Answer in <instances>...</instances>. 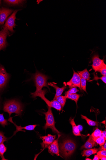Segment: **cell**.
Listing matches in <instances>:
<instances>
[{"mask_svg":"<svg viewBox=\"0 0 106 160\" xmlns=\"http://www.w3.org/2000/svg\"><path fill=\"white\" fill-rule=\"evenodd\" d=\"M23 106L18 101L11 100L6 102L4 104L3 110L9 113L10 117L12 113H16V115H21L22 111Z\"/></svg>","mask_w":106,"mask_h":160,"instance_id":"6da1fadb","label":"cell"},{"mask_svg":"<svg viewBox=\"0 0 106 160\" xmlns=\"http://www.w3.org/2000/svg\"><path fill=\"white\" fill-rule=\"evenodd\" d=\"M48 78L47 76L36 70V73L34 75L33 78L36 88V91L34 93H36L41 92L42 91V88L44 87H47L50 90L47 82Z\"/></svg>","mask_w":106,"mask_h":160,"instance_id":"7a4b0ae2","label":"cell"},{"mask_svg":"<svg viewBox=\"0 0 106 160\" xmlns=\"http://www.w3.org/2000/svg\"><path fill=\"white\" fill-rule=\"evenodd\" d=\"M76 148V145L71 140H67L60 144V152L65 158L70 157Z\"/></svg>","mask_w":106,"mask_h":160,"instance_id":"3957f363","label":"cell"},{"mask_svg":"<svg viewBox=\"0 0 106 160\" xmlns=\"http://www.w3.org/2000/svg\"><path fill=\"white\" fill-rule=\"evenodd\" d=\"M48 108L47 112H43L45 115V119L46 121L43 128L45 130L48 128H50L53 133H56L58 135L60 134V132L55 127V120L51 108L48 107Z\"/></svg>","mask_w":106,"mask_h":160,"instance_id":"277c9868","label":"cell"},{"mask_svg":"<svg viewBox=\"0 0 106 160\" xmlns=\"http://www.w3.org/2000/svg\"><path fill=\"white\" fill-rule=\"evenodd\" d=\"M47 93V90H44L39 93H32V97L35 98L37 97H39L43 100L47 104L48 107L54 108L57 110L60 111L62 110V107L58 102L56 100L50 101L45 97V95Z\"/></svg>","mask_w":106,"mask_h":160,"instance_id":"5b68a950","label":"cell"},{"mask_svg":"<svg viewBox=\"0 0 106 160\" xmlns=\"http://www.w3.org/2000/svg\"><path fill=\"white\" fill-rule=\"evenodd\" d=\"M19 10H15L11 16L7 19L5 23L3 26L8 29V30L12 32L15 31L13 30V28L16 26L15 23V21L16 18V14Z\"/></svg>","mask_w":106,"mask_h":160,"instance_id":"8992f818","label":"cell"},{"mask_svg":"<svg viewBox=\"0 0 106 160\" xmlns=\"http://www.w3.org/2000/svg\"><path fill=\"white\" fill-rule=\"evenodd\" d=\"M9 77L4 67L0 64V91L6 85Z\"/></svg>","mask_w":106,"mask_h":160,"instance_id":"52a82bcc","label":"cell"},{"mask_svg":"<svg viewBox=\"0 0 106 160\" xmlns=\"http://www.w3.org/2000/svg\"><path fill=\"white\" fill-rule=\"evenodd\" d=\"M73 74L71 79L67 83L70 88L78 87L81 89L80 87L81 78L78 73L73 70Z\"/></svg>","mask_w":106,"mask_h":160,"instance_id":"ba28073f","label":"cell"},{"mask_svg":"<svg viewBox=\"0 0 106 160\" xmlns=\"http://www.w3.org/2000/svg\"><path fill=\"white\" fill-rule=\"evenodd\" d=\"M13 10L2 7L0 8V27L3 25Z\"/></svg>","mask_w":106,"mask_h":160,"instance_id":"9c48e42d","label":"cell"},{"mask_svg":"<svg viewBox=\"0 0 106 160\" xmlns=\"http://www.w3.org/2000/svg\"><path fill=\"white\" fill-rule=\"evenodd\" d=\"M56 136V135H52L51 134H48V136L40 137V139L43 141V142L41 144L42 148L43 149V151L48 147L49 145L55 140Z\"/></svg>","mask_w":106,"mask_h":160,"instance_id":"30bf717a","label":"cell"},{"mask_svg":"<svg viewBox=\"0 0 106 160\" xmlns=\"http://www.w3.org/2000/svg\"><path fill=\"white\" fill-rule=\"evenodd\" d=\"M61 136L60 134L58 135V138L54 140L48 148L49 152L52 155H56L58 156H59L58 142L59 139Z\"/></svg>","mask_w":106,"mask_h":160,"instance_id":"8fae6325","label":"cell"},{"mask_svg":"<svg viewBox=\"0 0 106 160\" xmlns=\"http://www.w3.org/2000/svg\"><path fill=\"white\" fill-rule=\"evenodd\" d=\"M93 64L92 65L93 69L95 72L98 71L105 63L104 60L100 59L98 54L94 55L92 58Z\"/></svg>","mask_w":106,"mask_h":160,"instance_id":"7c38bea8","label":"cell"},{"mask_svg":"<svg viewBox=\"0 0 106 160\" xmlns=\"http://www.w3.org/2000/svg\"><path fill=\"white\" fill-rule=\"evenodd\" d=\"M12 118V117H10L8 121L13 123L15 126L16 127V130L15 131L13 136L16 135L17 133L19 132H23L22 129H25L29 131L33 130L37 126V125H29L23 127H21V126H18L13 122Z\"/></svg>","mask_w":106,"mask_h":160,"instance_id":"4fadbf2b","label":"cell"},{"mask_svg":"<svg viewBox=\"0 0 106 160\" xmlns=\"http://www.w3.org/2000/svg\"><path fill=\"white\" fill-rule=\"evenodd\" d=\"M10 34L7 29L3 27L2 30L0 31V45L3 47L5 48L7 46V42L6 39L7 37Z\"/></svg>","mask_w":106,"mask_h":160,"instance_id":"5bb4252c","label":"cell"},{"mask_svg":"<svg viewBox=\"0 0 106 160\" xmlns=\"http://www.w3.org/2000/svg\"><path fill=\"white\" fill-rule=\"evenodd\" d=\"M48 84L53 87L56 90V93L53 100H54L57 97L61 96L67 88V85L65 84H64V86L62 88H59L53 82H48Z\"/></svg>","mask_w":106,"mask_h":160,"instance_id":"9a60e30c","label":"cell"},{"mask_svg":"<svg viewBox=\"0 0 106 160\" xmlns=\"http://www.w3.org/2000/svg\"><path fill=\"white\" fill-rule=\"evenodd\" d=\"M96 143L94 138L90 136L85 143L81 147V149H87L92 148L95 146Z\"/></svg>","mask_w":106,"mask_h":160,"instance_id":"2e32d148","label":"cell"},{"mask_svg":"<svg viewBox=\"0 0 106 160\" xmlns=\"http://www.w3.org/2000/svg\"><path fill=\"white\" fill-rule=\"evenodd\" d=\"M70 122L72 128V131L73 134L76 136H81L82 137V136L76 124L74 119H70Z\"/></svg>","mask_w":106,"mask_h":160,"instance_id":"e0dca14e","label":"cell"},{"mask_svg":"<svg viewBox=\"0 0 106 160\" xmlns=\"http://www.w3.org/2000/svg\"><path fill=\"white\" fill-rule=\"evenodd\" d=\"M98 150V149L96 148L84 150L82 152V154L83 156L88 157L90 155L96 153Z\"/></svg>","mask_w":106,"mask_h":160,"instance_id":"ac0fdd59","label":"cell"},{"mask_svg":"<svg viewBox=\"0 0 106 160\" xmlns=\"http://www.w3.org/2000/svg\"><path fill=\"white\" fill-rule=\"evenodd\" d=\"M78 73L81 78H83L88 81L90 80V75L87 69H85L82 71H78Z\"/></svg>","mask_w":106,"mask_h":160,"instance_id":"d6986e66","label":"cell"},{"mask_svg":"<svg viewBox=\"0 0 106 160\" xmlns=\"http://www.w3.org/2000/svg\"><path fill=\"white\" fill-rule=\"evenodd\" d=\"M67 98L66 96H60L57 97L55 100H56L58 102L60 105H61L62 108L63 109L66 104Z\"/></svg>","mask_w":106,"mask_h":160,"instance_id":"ffe728a7","label":"cell"},{"mask_svg":"<svg viewBox=\"0 0 106 160\" xmlns=\"http://www.w3.org/2000/svg\"><path fill=\"white\" fill-rule=\"evenodd\" d=\"M81 118L82 119L85 120L88 125L90 126H98L99 124L98 122H95L91 120L85 116L81 115Z\"/></svg>","mask_w":106,"mask_h":160,"instance_id":"44dd1931","label":"cell"},{"mask_svg":"<svg viewBox=\"0 0 106 160\" xmlns=\"http://www.w3.org/2000/svg\"><path fill=\"white\" fill-rule=\"evenodd\" d=\"M25 1L21 0H6L4 2L9 5H16L23 3Z\"/></svg>","mask_w":106,"mask_h":160,"instance_id":"7402d4cb","label":"cell"},{"mask_svg":"<svg viewBox=\"0 0 106 160\" xmlns=\"http://www.w3.org/2000/svg\"><path fill=\"white\" fill-rule=\"evenodd\" d=\"M7 150V148L6 147L3 143L0 144V157L2 158V160H7L5 158L4 155Z\"/></svg>","mask_w":106,"mask_h":160,"instance_id":"603a6c76","label":"cell"},{"mask_svg":"<svg viewBox=\"0 0 106 160\" xmlns=\"http://www.w3.org/2000/svg\"><path fill=\"white\" fill-rule=\"evenodd\" d=\"M67 98L74 101L76 104H77L78 101L81 95L79 94H67L65 95Z\"/></svg>","mask_w":106,"mask_h":160,"instance_id":"cb8c5ba5","label":"cell"},{"mask_svg":"<svg viewBox=\"0 0 106 160\" xmlns=\"http://www.w3.org/2000/svg\"><path fill=\"white\" fill-rule=\"evenodd\" d=\"M94 139L97 143L99 145L100 147L102 146L106 142V139L101 136L94 138Z\"/></svg>","mask_w":106,"mask_h":160,"instance_id":"d4e9b609","label":"cell"},{"mask_svg":"<svg viewBox=\"0 0 106 160\" xmlns=\"http://www.w3.org/2000/svg\"><path fill=\"white\" fill-rule=\"evenodd\" d=\"M0 124L3 127L8 124L7 120L5 119L3 113L0 114Z\"/></svg>","mask_w":106,"mask_h":160,"instance_id":"484cf974","label":"cell"},{"mask_svg":"<svg viewBox=\"0 0 106 160\" xmlns=\"http://www.w3.org/2000/svg\"><path fill=\"white\" fill-rule=\"evenodd\" d=\"M102 131L97 128L92 133L91 136L94 138H96L101 136Z\"/></svg>","mask_w":106,"mask_h":160,"instance_id":"4316f807","label":"cell"},{"mask_svg":"<svg viewBox=\"0 0 106 160\" xmlns=\"http://www.w3.org/2000/svg\"><path fill=\"white\" fill-rule=\"evenodd\" d=\"M86 80L85 79L81 78L80 87L81 89L84 91L87 92L86 90Z\"/></svg>","mask_w":106,"mask_h":160,"instance_id":"83f0119b","label":"cell"},{"mask_svg":"<svg viewBox=\"0 0 106 160\" xmlns=\"http://www.w3.org/2000/svg\"><path fill=\"white\" fill-rule=\"evenodd\" d=\"M94 78L93 80L91 81H89V82L93 81H98L99 79L101 80L105 83H106V76H103L101 77H99L97 75V73L94 74Z\"/></svg>","mask_w":106,"mask_h":160,"instance_id":"f1b7e54d","label":"cell"},{"mask_svg":"<svg viewBox=\"0 0 106 160\" xmlns=\"http://www.w3.org/2000/svg\"><path fill=\"white\" fill-rule=\"evenodd\" d=\"M79 91V90L77 89V87H72V88H70L69 90L65 92V95L67 94H76Z\"/></svg>","mask_w":106,"mask_h":160,"instance_id":"f546056e","label":"cell"},{"mask_svg":"<svg viewBox=\"0 0 106 160\" xmlns=\"http://www.w3.org/2000/svg\"><path fill=\"white\" fill-rule=\"evenodd\" d=\"M104 76H106V65L105 64L98 71Z\"/></svg>","mask_w":106,"mask_h":160,"instance_id":"4dcf8cb0","label":"cell"},{"mask_svg":"<svg viewBox=\"0 0 106 160\" xmlns=\"http://www.w3.org/2000/svg\"><path fill=\"white\" fill-rule=\"evenodd\" d=\"M8 139L4 136V134L3 132H0V144L7 141Z\"/></svg>","mask_w":106,"mask_h":160,"instance_id":"1f68e13d","label":"cell"},{"mask_svg":"<svg viewBox=\"0 0 106 160\" xmlns=\"http://www.w3.org/2000/svg\"><path fill=\"white\" fill-rule=\"evenodd\" d=\"M99 157L101 156H106V151L105 150H101L97 153Z\"/></svg>","mask_w":106,"mask_h":160,"instance_id":"d6a6232c","label":"cell"},{"mask_svg":"<svg viewBox=\"0 0 106 160\" xmlns=\"http://www.w3.org/2000/svg\"><path fill=\"white\" fill-rule=\"evenodd\" d=\"M101 136L103 137L105 139H106V130L102 132Z\"/></svg>","mask_w":106,"mask_h":160,"instance_id":"836d02e7","label":"cell"},{"mask_svg":"<svg viewBox=\"0 0 106 160\" xmlns=\"http://www.w3.org/2000/svg\"><path fill=\"white\" fill-rule=\"evenodd\" d=\"M100 148H99V150H105L106 149V142L105 143L102 145V146H101Z\"/></svg>","mask_w":106,"mask_h":160,"instance_id":"e575fe53","label":"cell"},{"mask_svg":"<svg viewBox=\"0 0 106 160\" xmlns=\"http://www.w3.org/2000/svg\"><path fill=\"white\" fill-rule=\"evenodd\" d=\"M100 159L99 156L98 155H95L94 157L93 160H99Z\"/></svg>","mask_w":106,"mask_h":160,"instance_id":"d590c367","label":"cell"},{"mask_svg":"<svg viewBox=\"0 0 106 160\" xmlns=\"http://www.w3.org/2000/svg\"><path fill=\"white\" fill-rule=\"evenodd\" d=\"M78 128L79 129L80 132H82V131L83 130V127L81 125H78L77 126Z\"/></svg>","mask_w":106,"mask_h":160,"instance_id":"8d00e7d4","label":"cell"},{"mask_svg":"<svg viewBox=\"0 0 106 160\" xmlns=\"http://www.w3.org/2000/svg\"><path fill=\"white\" fill-rule=\"evenodd\" d=\"M100 158L101 160H106V156H100Z\"/></svg>","mask_w":106,"mask_h":160,"instance_id":"74e56055","label":"cell"},{"mask_svg":"<svg viewBox=\"0 0 106 160\" xmlns=\"http://www.w3.org/2000/svg\"><path fill=\"white\" fill-rule=\"evenodd\" d=\"M85 160H92V159H91L90 158H86L85 159Z\"/></svg>","mask_w":106,"mask_h":160,"instance_id":"f35d334b","label":"cell"},{"mask_svg":"<svg viewBox=\"0 0 106 160\" xmlns=\"http://www.w3.org/2000/svg\"><path fill=\"white\" fill-rule=\"evenodd\" d=\"M1 2H2V1H0V5H1Z\"/></svg>","mask_w":106,"mask_h":160,"instance_id":"ab89813d","label":"cell"}]
</instances>
